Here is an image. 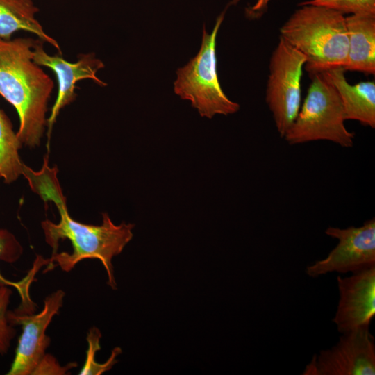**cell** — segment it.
<instances>
[{
  "mask_svg": "<svg viewBox=\"0 0 375 375\" xmlns=\"http://www.w3.org/2000/svg\"><path fill=\"white\" fill-rule=\"evenodd\" d=\"M41 169L28 174V183L44 201L55 203L60 216L57 224L49 219L41 222L45 241L52 248L47 267L51 269L56 262L55 266L58 265L67 272L85 259H98L107 272L108 285L116 290L112 259L121 253L131 240L134 224L122 222L115 225L106 212L102 214V223L99 226L73 219L67 211L66 199L56 176L57 168H51L48 163H44Z\"/></svg>",
  "mask_w": 375,
  "mask_h": 375,
  "instance_id": "1",
  "label": "cell"
},
{
  "mask_svg": "<svg viewBox=\"0 0 375 375\" xmlns=\"http://www.w3.org/2000/svg\"><path fill=\"white\" fill-rule=\"evenodd\" d=\"M37 40L0 39V95L16 110L22 144H40L47 126V105L54 83L33 60Z\"/></svg>",
  "mask_w": 375,
  "mask_h": 375,
  "instance_id": "2",
  "label": "cell"
},
{
  "mask_svg": "<svg viewBox=\"0 0 375 375\" xmlns=\"http://www.w3.org/2000/svg\"><path fill=\"white\" fill-rule=\"evenodd\" d=\"M299 6L281 27L280 36L305 56L310 74L344 68L349 47L344 15L323 6Z\"/></svg>",
  "mask_w": 375,
  "mask_h": 375,
  "instance_id": "3",
  "label": "cell"
},
{
  "mask_svg": "<svg viewBox=\"0 0 375 375\" xmlns=\"http://www.w3.org/2000/svg\"><path fill=\"white\" fill-rule=\"evenodd\" d=\"M227 7L217 17L210 33L203 26L199 52L176 70L174 82V93L190 101L201 117L209 119L215 115L234 114L240 109V105L228 99L222 90L217 69L216 39Z\"/></svg>",
  "mask_w": 375,
  "mask_h": 375,
  "instance_id": "4",
  "label": "cell"
},
{
  "mask_svg": "<svg viewBox=\"0 0 375 375\" xmlns=\"http://www.w3.org/2000/svg\"><path fill=\"white\" fill-rule=\"evenodd\" d=\"M310 74L312 81L307 95L283 138L291 145L324 140L351 147L354 134L345 126L338 92L322 72Z\"/></svg>",
  "mask_w": 375,
  "mask_h": 375,
  "instance_id": "5",
  "label": "cell"
},
{
  "mask_svg": "<svg viewBox=\"0 0 375 375\" xmlns=\"http://www.w3.org/2000/svg\"><path fill=\"white\" fill-rule=\"evenodd\" d=\"M306 62L305 56L280 36L269 60L265 101L281 138L301 107V81Z\"/></svg>",
  "mask_w": 375,
  "mask_h": 375,
  "instance_id": "6",
  "label": "cell"
},
{
  "mask_svg": "<svg viewBox=\"0 0 375 375\" xmlns=\"http://www.w3.org/2000/svg\"><path fill=\"white\" fill-rule=\"evenodd\" d=\"M325 233L338 240L327 256L306 269V274L317 278L331 272H356L375 266V219L372 218L356 227L329 226Z\"/></svg>",
  "mask_w": 375,
  "mask_h": 375,
  "instance_id": "7",
  "label": "cell"
},
{
  "mask_svg": "<svg viewBox=\"0 0 375 375\" xmlns=\"http://www.w3.org/2000/svg\"><path fill=\"white\" fill-rule=\"evenodd\" d=\"M65 292L58 290L47 296L44 308L37 314L8 310V319L12 326L21 325L22 333L19 338L15 356L8 375H33L46 356L50 338L46 330L53 317L63 305Z\"/></svg>",
  "mask_w": 375,
  "mask_h": 375,
  "instance_id": "8",
  "label": "cell"
},
{
  "mask_svg": "<svg viewBox=\"0 0 375 375\" xmlns=\"http://www.w3.org/2000/svg\"><path fill=\"white\" fill-rule=\"evenodd\" d=\"M374 341L369 326L344 333L335 345L314 356L303 374L374 375Z\"/></svg>",
  "mask_w": 375,
  "mask_h": 375,
  "instance_id": "9",
  "label": "cell"
},
{
  "mask_svg": "<svg viewBox=\"0 0 375 375\" xmlns=\"http://www.w3.org/2000/svg\"><path fill=\"white\" fill-rule=\"evenodd\" d=\"M339 300L333 322L342 334L369 326L375 315V266L337 277Z\"/></svg>",
  "mask_w": 375,
  "mask_h": 375,
  "instance_id": "10",
  "label": "cell"
},
{
  "mask_svg": "<svg viewBox=\"0 0 375 375\" xmlns=\"http://www.w3.org/2000/svg\"><path fill=\"white\" fill-rule=\"evenodd\" d=\"M43 43L42 40H37L33 47V60L40 66L51 69L58 83V94L47 122L48 132L50 133L60 110L75 100L76 83L78 81L89 78L100 86H106L107 83L96 75L99 69L104 67V64L94 53L81 54L76 62H70L59 56L48 54L44 49Z\"/></svg>",
  "mask_w": 375,
  "mask_h": 375,
  "instance_id": "11",
  "label": "cell"
},
{
  "mask_svg": "<svg viewBox=\"0 0 375 375\" xmlns=\"http://www.w3.org/2000/svg\"><path fill=\"white\" fill-rule=\"evenodd\" d=\"M343 67L322 73L334 86L340 97L346 120H356L372 128L375 127V82L348 83Z\"/></svg>",
  "mask_w": 375,
  "mask_h": 375,
  "instance_id": "12",
  "label": "cell"
},
{
  "mask_svg": "<svg viewBox=\"0 0 375 375\" xmlns=\"http://www.w3.org/2000/svg\"><path fill=\"white\" fill-rule=\"evenodd\" d=\"M348 35L347 62L344 69L375 74V15L345 17Z\"/></svg>",
  "mask_w": 375,
  "mask_h": 375,
  "instance_id": "13",
  "label": "cell"
},
{
  "mask_svg": "<svg viewBox=\"0 0 375 375\" xmlns=\"http://www.w3.org/2000/svg\"><path fill=\"white\" fill-rule=\"evenodd\" d=\"M38 11L33 0H0V39L10 40L15 32L27 31L60 52L58 42L45 33L35 18Z\"/></svg>",
  "mask_w": 375,
  "mask_h": 375,
  "instance_id": "14",
  "label": "cell"
},
{
  "mask_svg": "<svg viewBox=\"0 0 375 375\" xmlns=\"http://www.w3.org/2000/svg\"><path fill=\"white\" fill-rule=\"evenodd\" d=\"M22 147L17 132L4 112L0 108V178L6 183L15 181L22 175L24 163L19 150Z\"/></svg>",
  "mask_w": 375,
  "mask_h": 375,
  "instance_id": "15",
  "label": "cell"
},
{
  "mask_svg": "<svg viewBox=\"0 0 375 375\" xmlns=\"http://www.w3.org/2000/svg\"><path fill=\"white\" fill-rule=\"evenodd\" d=\"M101 338V333L96 327L91 328L88 332L86 339L88 348L86 352L85 361L78 374L79 375H100L110 370L117 362L116 358L122 353V349L119 347H115L112 349L110 358L106 362L100 364L95 361V354L101 349L99 344Z\"/></svg>",
  "mask_w": 375,
  "mask_h": 375,
  "instance_id": "16",
  "label": "cell"
},
{
  "mask_svg": "<svg viewBox=\"0 0 375 375\" xmlns=\"http://www.w3.org/2000/svg\"><path fill=\"white\" fill-rule=\"evenodd\" d=\"M22 253V248L15 237L6 230H0V260L5 262H13L20 257ZM31 278L27 276L19 282H12L5 277L0 272V287L12 286L15 287L23 296L28 292Z\"/></svg>",
  "mask_w": 375,
  "mask_h": 375,
  "instance_id": "17",
  "label": "cell"
},
{
  "mask_svg": "<svg viewBox=\"0 0 375 375\" xmlns=\"http://www.w3.org/2000/svg\"><path fill=\"white\" fill-rule=\"evenodd\" d=\"M313 5L336 10L342 15H375V0H308L299 6Z\"/></svg>",
  "mask_w": 375,
  "mask_h": 375,
  "instance_id": "18",
  "label": "cell"
},
{
  "mask_svg": "<svg viewBox=\"0 0 375 375\" xmlns=\"http://www.w3.org/2000/svg\"><path fill=\"white\" fill-rule=\"evenodd\" d=\"M11 294L12 290L8 286L0 287V354L2 356L8 351L11 341L17 333L8 319V307Z\"/></svg>",
  "mask_w": 375,
  "mask_h": 375,
  "instance_id": "19",
  "label": "cell"
},
{
  "mask_svg": "<svg viewBox=\"0 0 375 375\" xmlns=\"http://www.w3.org/2000/svg\"><path fill=\"white\" fill-rule=\"evenodd\" d=\"M76 366L77 364L74 362L61 366L53 356L47 353L33 375L66 374L69 369Z\"/></svg>",
  "mask_w": 375,
  "mask_h": 375,
  "instance_id": "20",
  "label": "cell"
},
{
  "mask_svg": "<svg viewBox=\"0 0 375 375\" xmlns=\"http://www.w3.org/2000/svg\"><path fill=\"white\" fill-rule=\"evenodd\" d=\"M270 0H257L256 3L248 9L247 14L249 16L256 17L258 14L262 13L267 8Z\"/></svg>",
  "mask_w": 375,
  "mask_h": 375,
  "instance_id": "21",
  "label": "cell"
},
{
  "mask_svg": "<svg viewBox=\"0 0 375 375\" xmlns=\"http://www.w3.org/2000/svg\"><path fill=\"white\" fill-rule=\"evenodd\" d=\"M35 273H37V270L35 268H33L32 272H30L29 274H31L34 278V275H35ZM21 299H22V301H23V302H25V301H27L30 300L29 295L24 297V298H21Z\"/></svg>",
  "mask_w": 375,
  "mask_h": 375,
  "instance_id": "22",
  "label": "cell"
}]
</instances>
